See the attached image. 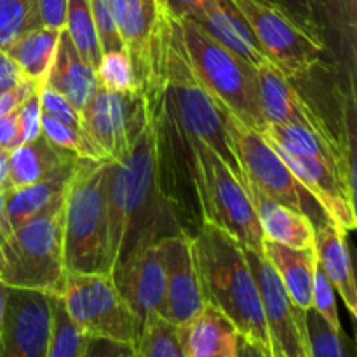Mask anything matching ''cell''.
Segmentation results:
<instances>
[{"instance_id":"1","label":"cell","mask_w":357,"mask_h":357,"mask_svg":"<svg viewBox=\"0 0 357 357\" xmlns=\"http://www.w3.org/2000/svg\"><path fill=\"white\" fill-rule=\"evenodd\" d=\"M110 274L145 248L180 234L159 190L152 124L119 160H108L105 178Z\"/></svg>"},{"instance_id":"2","label":"cell","mask_w":357,"mask_h":357,"mask_svg":"<svg viewBox=\"0 0 357 357\" xmlns=\"http://www.w3.org/2000/svg\"><path fill=\"white\" fill-rule=\"evenodd\" d=\"M152 65L162 75L164 93L181 128L192 139H199L222 157L223 162L244 181L227 126L229 112L195 77L181 40L180 21L164 7L153 45Z\"/></svg>"},{"instance_id":"3","label":"cell","mask_w":357,"mask_h":357,"mask_svg":"<svg viewBox=\"0 0 357 357\" xmlns=\"http://www.w3.org/2000/svg\"><path fill=\"white\" fill-rule=\"evenodd\" d=\"M192 239L206 303L222 310L239 335L274 356L260 293L244 248L209 223H202Z\"/></svg>"},{"instance_id":"4","label":"cell","mask_w":357,"mask_h":357,"mask_svg":"<svg viewBox=\"0 0 357 357\" xmlns=\"http://www.w3.org/2000/svg\"><path fill=\"white\" fill-rule=\"evenodd\" d=\"M108 160H77L63 202L66 272L110 274L105 178Z\"/></svg>"},{"instance_id":"5","label":"cell","mask_w":357,"mask_h":357,"mask_svg":"<svg viewBox=\"0 0 357 357\" xmlns=\"http://www.w3.org/2000/svg\"><path fill=\"white\" fill-rule=\"evenodd\" d=\"M185 51L199 82L232 117L265 132L267 122L258 98V73L251 63L216 42L197 21L178 17Z\"/></svg>"},{"instance_id":"6","label":"cell","mask_w":357,"mask_h":357,"mask_svg":"<svg viewBox=\"0 0 357 357\" xmlns=\"http://www.w3.org/2000/svg\"><path fill=\"white\" fill-rule=\"evenodd\" d=\"M65 275L63 204L26 220L0 239V281L9 288L59 295Z\"/></svg>"},{"instance_id":"7","label":"cell","mask_w":357,"mask_h":357,"mask_svg":"<svg viewBox=\"0 0 357 357\" xmlns=\"http://www.w3.org/2000/svg\"><path fill=\"white\" fill-rule=\"evenodd\" d=\"M202 223L229 234L244 250L264 253V232L244 181L208 145L192 139Z\"/></svg>"},{"instance_id":"8","label":"cell","mask_w":357,"mask_h":357,"mask_svg":"<svg viewBox=\"0 0 357 357\" xmlns=\"http://www.w3.org/2000/svg\"><path fill=\"white\" fill-rule=\"evenodd\" d=\"M232 149L239 160L244 183H251L274 201L310 220L319 229L331 220L310 192L296 180L284 160L279 157L264 132L248 128L229 114L227 119Z\"/></svg>"},{"instance_id":"9","label":"cell","mask_w":357,"mask_h":357,"mask_svg":"<svg viewBox=\"0 0 357 357\" xmlns=\"http://www.w3.org/2000/svg\"><path fill=\"white\" fill-rule=\"evenodd\" d=\"M61 298L72 323L87 338H108L135 345L142 323L129 309L110 274L66 272L56 295Z\"/></svg>"},{"instance_id":"10","label":"cell","mask_w":357,"mask_h":357,"mask_svg":"<svg viewBox=\"0 0 357 357\" xmlns=\"http://www.w3.org/2000/svg\"><path fill=\"white\" fill-rule=\"evenodd\" d=\"M268 61L289 79L309 75L324 52V38L271 0H232Z\"/></svg>"},{"instance_id":"11","label":"cell","mask_w":357,"mask_h":357,"mask_svg":"<svg viewBox=\"0 0 357 357\" xmlns=\"http://www.w3.org/2000/svg\"><path fill=\"white\" fill-rule=\"evenodd\" d=\"M80 115L84 131L107 160L124 157L149 126L143 91L114 93L98 86Z\"/></svg>"},{"instance_id":"12","label":"cell","mask_w":357,"mask_h":357,"mask_svg":"<svg viewBox=\"0 0 357 357\" xmlns=\"http://www.w3.org/2000/svg\"><path fill=\"white\" fill-rule=\"evenodd\" d=\"M244 255L260 293L261 309H264L274 354L281 357H309L305 310L298 309L293 303L281 279L264 253L244 250Z\"/></svg>"},{"instance_id":"13","label":"cell","mask_w":357,"mask_h":357,"mask_svg":"<svg viewBox=\"0 0 357 357\" xmlns=\"http://www.w3.org/2000/svg\"><path fill=\"white\" fill-rule=\"evenodd\" d=\"M52 324V295L9 288L0 357H45Z\"/></svg>"},{"instance_id":"14","label":"cell","mask_w":357,"mask_h":357,"mask_svg":"<svg viewBox=\"0 0 357 357\" xmlns=\"http://www.w3.org/2000/svg\"><path fill=\"white\" fill-rule=\"evenodd\" d=\"M166 268V293L159 314L181 326L194 319L206 305L195 260L194 239L187 234L169 236L159 243Z\"/></svg>"},{"instance_id":"15","label":"cell","mask_w":357,"mask_h":357,"mask_svg":"<svg viewBox=\"0 0 357 357\" xmlns=\"http://www.w3.org/2000/svg\"><path fill=\"white\" fill-rule=\"evenodd\" d=\"M271 145L291 169L296 180L319 202L331 223H335L345 234L354 230L357 225L356 185L316 157L289 152L272 142Z\"/></svg>"},{"instance_id":"16","label":"cell","mask_w":357,"mask_h":357,"mask_svg":"<svg viewBox=\"0 0 357 357\" xmlns=\"http://www.w3.org/2000/svg\"><path fill=\"white\" fill-rule=\"evenodd\" d=\"M110 275L139 323L159 314L166 293V268L159 243L136 253Z\"/></svg>"},{"instance_id":"17","label":"cell","mask_w":357,"mask_h":357,"mask_svg":"<svg viewBox=\"0 0 357 357\" xmlns=\"http://www.w3.org/2000/svg\"><path fill=\"white\" fill-rule=\"evenodd\" d=\"M258 98L267 126H302L331 135L326 122L298 93L293 80L272 63L257 68Z\"/></svg>"},{"instance_id":"18","label":"cell","mask_w":357,"mask_h":357,"mask_svg":"<svg viewBox=\"0 0 357 357\" xmlns=\"http://www.w3.org/2000/svg\"><path fill=\"white\" fill-rule=\"evenodd\" d=\"M117 24L139 86L146 80L162 16L159 0H115Z\"/></svg>"},{"instance_id":"19","label":"cell","mask_w":357,"mask_h":357,"mask_svg":"<svg viewBox=\"0 0 357 357\" xmlns=\"http://www.w3.org/2000/svg\"><path fill=\"white\" fill-rule=\"evenodd\" d=\"M190 20L197 21L216 42L260 68L271 63L232 0H209Z\"/></svg>"},{"instance_id":"20","label":"cell","mask_w":357,"mask_h":357,"mask_svg":"<svg viewBox=\"0 0 357 357\" xmlns=\"http://www.w3.org/2000/svg\"><path fill=\"white\" fill-rule=\"evenodd\" d=\"M185 357H234L239 331L232 321L206 303L204 309L188 323L178 326Z\"/></svg>"},{"instance_id":"21","label":"cell","mask_w":357,"mask_h":357,"mask_svg":"<svg viewBox=\"0 0 357 357\" xmlns=\"http://www.w3.org/2000/svg\"><path fill=\"white\" fill-rule=\"evenodd\" d=\"M314 251L321 271L326 274L335 291L340 293L349 312L357 314V284L347 234L335 223H324L314 234Z\"/></svg>"},{"instance_id":"22","label":"cell","mask_w":357,"mask_h":357,"mask_svg":"<svg viewBox=\"0 0 357 357\" xmlns=\"http://www.w3.org/2000/svg\"><path fill=\"white\" fill-rule=\"evenodd\" d=\"M264 257L274 267L298 309L307 310L312 307L314 272H316V251L310 248H291L275 241L264 239Z\"/></svg>"},{"instance_id":"23","label":"cell","mask_w":357,"mask_h":357,"mask_svg":"<svg viewBox=\"0 0 357 357\" xmlns=\"http://www.w3.org/2000/svg\"><path fill=\"white\" fill-rule=\"evenodd\" d=\"M75 159H79L75 153L52 145L44 135L37 136L31 142L23 143L9 152V162H7L9 188L7 192L30 187L44 178H49Z\"/></svg>"},{"instance_id":"24","label":"cell","mask_w":357,"mask_h":357,"mask_svg":"<svg viewBox=\"0 0 357 357\" xmlns=\"http://www.w3.org/2000/svg\"><path fill=\"white\" fill-rule=\"evenodd\" d=\"M45 84L63 94L79 112L98 89L96 70L79 54L65 30L59 33L54 63Z\"/></svg>"},{"instance_id":"25","label":"cell","mask_w":357,"mask_h":357,"mask_svg":"<svg viewBox=\"0 0 357 357\" xmlns=\"http://www.w3.org/2000/svg\"><path fill=\"white\" fill-rule=\"evenodd\" d=\"M244 185H246V190L250 194L251 202H253L255 213H257L265 239L275 241V243L291 248L314 246L316 229L309 218L271 199L264 192L258 190L255 185L248 183V181Z\"/></svg>"},{"instance_id":"26","label":"cell","mask_w":357,"mask_h":357,"mask_svg":"<svg viewBox=\"0 0 357 357\" xmlns=\"http://www.w3.org/2000/svg\"><path fill=\"white\" fill-rule=\"evenodd\" d=\"M75 159L73 162L66 164L49 178L37 181L30 187L20 188V190L7 192L6 194V209L3 216L10 229H16L26 220L49 211L52 208H58L63 204L66 194V187L75 169Z\"/></svg>"},{"instance_id":"27","label":"cell","mask_w":357,"mask_h":357,"mask_svg":"<svg viewBox=\"0 0 357 357\" xmlns=\"http://www.w3.org/2000/svg\"><path fill=\"white\" fill-rule=\"evenodd\" d=\"M61 31L51 28H33L24 31L6 49L24 79L40 89L47 82L49 72L54 63L56 49Z\"/></svg>"},{"instance_id":"28","label":"cell","mask_w":357,"mask_h":357,"mask_svg":"<svg viewBox=\"0 0 357 357\" xmlns=\"http://www.w3.org/2000/svg\"><path fill=\"white\" fill-rule=\"evenodd\" d=\"M63 30L66 31L79 54L96 70L103 52H101L100 38L94 26L89 0H68Z\"/></svg>"},{"instance_id":"29","label":"cell","mask_w":357,"mask_h":357,"mask_svg":"<svg viewBox=\"0 0 357 357\" xmlns=\"http://www.w3.org/2000/svg\"><path fill=\"white\" fill-rule=\"evenodd\" d=\"M135 351L136 357H185L178 326L160 314L143 321Z\"/></svg>"},{"instance_id":"30","label":"cell","mask_w":357,"mask_h":357,"mask_svg":"<svg viewBox=\"0 0 357 357\" xmlns=\"http://www.w3.org/2000/svg\"><path fill=\"white\" fill-rule=\"evenodd\" d=\"M87 337L72 323L61 298L52 295L51 338L45 357H82Z\"/></svg>"},{"instance_id":"31","label":"cell","mask_w":357,"mask_h":357,"mask_svg":"<svg viewBox=\"0 0 357 357\" xmlns=\"http://www.w3.org/2000/svg\"><path fill=\"white\" fill-rule=\"evenodd\" d=\"M96 79L98 86L103 87V89L114 91V93L142 91L135 66H132V61L128 52H126V49L108 51L101 54L100 63L96 66Z\"/></svg>"},{"instance_id":"32","label":"cell","mask_w":357,"mask_h":357,"mask_svg":"<svg viewBox=\"0 0 357 357\" xmlns=\"http://www.w3.org/2000/svg\"><path fill=\"white\" fill-rule=\"evenodd\" d=\"M305 337L309 357H347L342 330H335L316 310H305Z\"/></svg>"},{"instance_id":"33","label":"cell","mask_w":357,"mask_h":357,"mask_svg":"<svg viewBox=\"0 0 357 357\" xmlns=\"http://www.w3.org/2000/svg\"><path fill=\"white\" fill-rule=\"evenodd\" d=\"M42 135L52 143V145L59 146L63 150H68V152L75 153L80 159H91V160H107L103 157V153L98 150V146L94 145L89 139V136L86 135V131H79V129H73L70 126L61 124V122L54 121V119L47 117V115H42Z\"/></svg>"},{"instance_id":"34","label":"cell","mask_w":357,"mask_h":357,"mask_svg":"<svg viewBox=\"0 0 357 357\" xmlns=\"http://www.w3.org/2000/svg\"><path fill=\"white\" fill-rule=\"evenodd\" d=\"M321 33L326 26L342 35H354L356 0H309Z\"/></svg>"},{"instance_id":"35","label":"cell","mask_w":357,"mask_h":357,"mask_svg":"<svg viewBox=\"0 0 357 357\" xmlns=\"http://www.w3.org/2000/svg\"><path fill=\"white\" fill-rule=\"evenodd\" d=\"M31 30V0H0V49Z\"/></svg>"},{"instance_id":"36","label":"cell","mask_w":357,"mask_h":357,"mask_svg":"<svg viewBox=\"0 0 357 357\" xmlns=\"http://www.w3.org/2000/svg\"><path fill=\"white\" fill-rule=\"evenodd\" d=\"M89 2L94 26H96L98 38H100L101 52L121 51V49H124V42H122L117 24L115 0H89Z\"/></svg>"},{"instance_id":"37","label":"cell","mask_w":357,"mask_h":357,"mask_svg":"<svg viewBox=\"0 0 357 357\" xmlns=\"http://www.w3.org/2000/svg\"><path fill=\"white\" fill-rule=\"evenodd\" d=\"M38 98H40L42 115H47V117L54 119V121L61 122V124L84 131L82 115L63 94H59L58 91H54L45 84V86L38 89Z\"/></svg>"},{"instance_id":"38","label":"cell","mask_w":357,"mask_h":357,"mask_svg":"<svg viewBox=\"0 0 357 357\" xmlns=\"http://www.w3.org/2000/svg\"><path fill=\"white\" fill-rule=\"evenodd\" d=\"M312 309L326 321L335 330H342L340 317H338L337 298H335V288L326 278L319 265H316L312 286Z\"/></svg>"},{"instance_id":"39","label":"cell","mask_w":357,"mask_h":357,"mask_svg":"<svg viewBox=\"0 0 357 357\" xmlns=\"http://www.w3.org/2000/svg\"><path fill=\"white\" fill-rule=\"evenodd\" d=\"M68 0H31V30L51 28L61 31L65 28Z\"/></svg>"},{"instance_id":"40","label":"cell","mask_w":357,"mask_h":357,"mask_svg":"<svg viewBox=\"0 0 357 357\" xmlns=\"http://www.w3.org/2000/svg\"><path fill=\"white\" fill-rule=\"evenodd\" d=\"M17 119H20L21 128V142L28 143L42 135V110H40V98L38 91L26 98L17 108ZM21 143V145H23Z\"/></svg>"},{"instance_id":"41","label":"cell","mask_w":357,"mask_h":357,"mask_svg":"<svg viewBox=\"0 0 357 357\" xmlns=\"http://www.w3.org/2000/svg\"><path fill=\"white\" fill-rule=\"evenodd\" d=\"M82 357H136L135 345L108 338H87Z\"/></svg>"},{"instance_id":"42","label":"cell","mask_w":357,"mask_h":357,"mask_svg":"<svg viewBox=\"0 0 357 357\" xmlns=\"http://www.w3.org/2000/svg\"><path fill=\"white\" fill-rule=\"evenodd\" d=\"M271 2L281 6L286 13L291 14L298 23H302L303 26L312 30L314 33H317L319 37H323L319 26H317L316 16H314L312 6H310L309 0H271Z\"/></svg>"},{"instance_id":"43","label":"cell","mask_w":357,"mask_h":357,"mask_svg":"<svg viewBox=\"0 0 357 357\" xmlns=\"http://www.w3.org/2000/svg\"><path fill=\"white\" fill-rule=\"evenodd\" d=\"M24 82H30V80L24 79V75L17 68L16 63L10 59V56L3 49H0V94L16 89Z\"/></svg>"},{"instance_id":"44","label":"cell","mask_w":357,"mask_h":357,"mask_svg":"<svg viewBox=\"0 0 357 357\" xmlns=\"http://www.w3.org/2000/svg\"><path fill=\"white\" fill-rule=\"evenodd\" d=\"M21 128L20 119H17V110L9 115L0 117V149L14 150L21 145Z\"/></svg>"},{"instance_id":"45","label":"cell","mask_w":357,"mask_h":357,"mask_svg":"<svg viewBox=\"0 0 357 357\" xmlns=\"http://www.w3.org/2000/svg\"><path fill=\"white\" fill-rule=\"evenodd\" d=\"M160 6L174 17H192L209 2V0H159Z\"/></svg>"},{"instance_id":"46","label":"cell","mask_w":357,"mask_h":357,"mask_svg":"<svg viewBox=\"0 0 357 357\" xmlns=\"http://www.w3.org/2000/svg\"><path fill=\"white\" fill-rule=\"evenodd\" d=\"M234 357H274V356L268 354L265 349H261L260 345L251 342L250 338L239 335V337H237L236 354H234Z\"/></svg>"},{"instance_id":"47","label":"cell","mask_w":357,"mask_h":357,"mask_svg":"<svg viewBox=\"0 0 357 357\" xmlns=\"http://www.w3.org/2000/svg\"><path fill=\"white\" fill-rule=\"evenodd\" d=\"M7 162H9V150L0 149V194L6 195L9 188V171H7Z\"/></svg>"},{"instance_id":"48","label":"cell","mask_w":357,"mask_h":357,"mask_svg":"<svg viewBox=\"0 0 357 357\" xmlns=\"http://www.w3.org/2000/svg\"><path fill=\"white\" fill-rule=\"evenodd\" d=\"M3 209H6V195L0 194V239L6 236H9L10 232H13V229H10L9 225H7L6 222V216H3Z\"/></svg>"},{"instance_id":"49","label":"cell","mask_w":357,"mask_h":357,"mask_svg":"<svg viewBox=\"0 0 357 357\" xmlns=\"http://www.w3.org/2000/svg\"><path fill=\"white\" fill-rule=\"evenodd\" d=\"M7 291H9V286L3 284L0 281V335H2V326H3V316H6V305H7Z\"/></svg>"},{"instance_id":"50","label":"cell","mask_w":357,"mask_h":357,"mask_svg":"<svg viewBox=\"0 0 357 357\" xmlns=\"http://www.w3.org/2000/svg\"><path fill=\"white\" fill-rule=\"evenodd\" d=\"M274 357H281V356H278V354H274Z\"/></svg>"}]
</instances>
